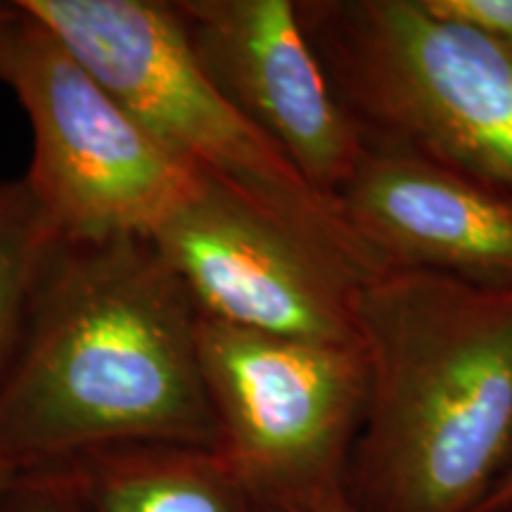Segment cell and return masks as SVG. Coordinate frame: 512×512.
I'll return each instance as SVG.
<instances>
[{
  "mask_svg": "<svg viewBox=\"0 0 512 512\" xmlns=\"http://www.w3.org/2000/svg\"><path fill=\"white\" fill-rule=\"evenodd\" d=\"M197 320L152 240H60L0 380V463L17 475L119 444L219 448Z\"/></svg>",
  "mask_w": 512,
  "mask_h": 512,
  "instance_id": "1",
  "label": "cell"
},
{
  "mask_svg": "<svg viewBox=\"0 0 512 512\" xmlns=\"http://www.w3.org/2000/svg\"><path fill=\"white\" fill-rule=\"evenodd\" d=\"M368 401L344 494L361 512H477L512 467V287L387 268L356 287Z\"/></svg>",
  "mask_w": 512,
  "mask_h": 512,
  "instance_id": "2",
  "label": "cell"
},
{
  "mask_svg": "<svg viewBox=\"0 0 512 512\" xmlns=\"http://www.w3.org/2000/svg\"><path fill=\"white\" fill-rule=\"evenodd\" d=\"M204 181L283 228L354 283L387 271L337 200L202 74L164 0H19Z\"/></svg>",
  "mask_w": 512,
  "mask_h": 512,
  "instance_id": "3",
  "label": "cell"
},
{
  "mask_svg": "<svg viewBox=\"0 0 512 512\" xmlns=\"http://www.w3.org/2000/svg\"><path fill=\"white\" fill-rule=\"evenodd\" d=\"M299 22L366 143L512 195V55L422 0H297Z\"/></svg>",
  "mask_w": 512,
  "mask_h": 512,
  "instance_id": "4",
  "label": "cell"
},
{
  "mask_svg": "<svg viewBox=\"0 0 512 512\" xmlns=\"http://www.w3.org/2000/svg\"><path fill=\"white\" fill-rule=\"evenodd\" d=\"M22 8V3H19ZM3 83L27 112L24 181L60 240H152L204 178L22 8Z\"/></svg>",
  "mask_w": 512,
  "mask_h": 512,
  "instance_id": "5",
  "label": "cell"
},
{
  "mask_svg": "<svg viewBox=\"0 0 512 512\" xmlns=\"http://www.w3.org/2000/svg\"><path fill=\"white\" fill-rule=\"evenodd\" d=\"M219 448L261 503L344 489L368 401L361 344L309 342L197 320Z\"/></svg>",
  "mask_w": 512,
  "mask_h": 512,
  "instance_id": "6",
  "label": "cell"
},
{
  "mask_svg": "<svg viewBox=\"0 0 512 512\" xmlns=\"http://www.w3.org/2000/svg\"><path fill=\"white\" fill-rule=\"evenodd\" d=\"M171 8L211 86L337 200L366 143L313 53L297 0H171Z\"/></svg>",
  "mask_w": 512,
  "mask_h": 512,
  "instance_id": "7",
  "label": "cell"
},
{
  "mask_svg": "<svg viewBox=\"0 0 512 512\" xmlns=\"http://www.w3.org/2000/svg\"><path fill=\"white\" fill-rule=\"evenodd\" d=\"M152 242L202 318L309 342L358 344V283L209 181Z\"/></svg>",
  "mask_w": 512,
  "mask_h": 512,
  "instance_id": "8",
  "label": "cell"
},
{
  "mask_svg": "<svg viewBox=\"0 0 512 512\" xmlns=\"http://www.w3.org/2000/svg\"><path fill=\"white\" fill-rule=\"evenodd\" d=\"M337 202L354 233L387 268L512 287L508 192L399 147L366 143Z\"/></svg>",
  "mask_w": 512,
  "mask_h": 512,
  "instance_id": "9",
  "label": "cell"
},
{
  "mask_svg": "<svg viewBox=\"0 0 512 512\" xmlns=\"http://www.w3.org/2000/svg\"><path fill=\"white\" fill-rule=\"evenodd\" d=\"M36 470L60 479L81 512H266L216 448L119 444Z\"/></svg>",
  "mask_w": 512,
  "mask_h": 512,
  "instance_id": "10",
  "label": "cell"
},
{
  "mask_svg": "<svg viewBox=\"0 0 512 512\" xmlns=\"http://www.w3.org/2000/svg\"><path fill=\"white\" fill-rule=\"evenodd\" d=\"M57 245L60 235L24 176L0 178V380Z\"/></svg>",
  "mask_w": 512,
  "mask_h": 512,
  "instance_id": "11",
  "label": "cell"
},
{
  "mask_svg": "<svg viewBox=\"0 0 512 512\" xmlns=\"http://www.w3.org/2000/svg\"><path fill=\"white\" fill-rule=\"evenodd\" d=\"M432 15L491 38L512 55V0H422Z\"/></svg>",
  "mask_w": 512,
  "mask_h": 512,
  "instance_id": "12",
  "label": "cell"
},
{
  "mask_svg": "<svg viewBox=\"0 0 512 512\" xmlns=\"http://www.w3.org/2000/svg\"><path fill=\"white\" fill-rule=\"evenodd\" d=\"M0 512H81V508L48 470H27L17 472L3 489Z\"/></svg>",
  "mask_w": 512,
  "mask_h": 512,
  "instance_id": "13",
  "label": "cell"
},
{
  "mask_svg": "<svg viewBox=\"0 0 512 512\" xmlns=\"http://www.w3.org/2000/svg\"><path fill=\"white\" fill-rule=\"evenodd\" d=\"M266 512H361V510L349 501L342 489V491H332V494L302 498V501L271 503L266 505Z\"/></svg>",
  "mask_w": 512,
  "mask_h": 512,
  "instance_id": "14",
  "label": "cell"
},
{
  "mask_svg": "<svg viewBox=\"0 0 512 512\" xmlns=\"http://www.w3.org/2000/svg\"><path fill=\"white\" fill-rule=\"evenodd\" d=\"M24 12L19 8V0L12 3H0V81L5 76V62H8V53L12 46L19 24H22Z\"/></svg>",
  "mask_w": 512,
  "mask_h": 512,
  "instance_id": "15",
  "label": "cell"
},
{
  "mask_svg": "<svg viewBox=\"0 0 512 512\" xmlns=\"http://www.w3.org/2000/svg\"><path fill=\"white\" fill-rule=\"evenodd\" d=\"M477 512H512V467Z\"/></svg>",
  "mask_w": 512,
  "mask_h": 512,
  "instance_id": "16",
  "label": "cell"
},
{
  "mask_svg": "<svg viewBox=\"0 0 512 512\" xmlns=\"http://www.w3.org/2000/svg\"><path fill=\"white\" fill-rule=\"evenodd\" d=\"M12 477H15V472H12L8 465L0 463V494H3V489H5V486H8V482H10Z\"/></svg>",
  "mask_w": 512,
  "mask_h": 512,
  "instance_id": "17",
  "label": "cell"
}]
</instances>
